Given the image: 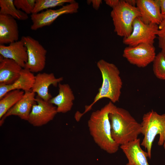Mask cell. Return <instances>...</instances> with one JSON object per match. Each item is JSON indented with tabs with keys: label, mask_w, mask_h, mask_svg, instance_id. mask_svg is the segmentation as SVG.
Instances as JSON below:
<instances>
[{
	"label": "cell",
	"mask_w": 165,
	"mask_h": 165,
	"mask_svg": "<svg viewBox=\"0 0 165 165\" xmlns=\"http://www.w3.org/2000/svg\"><path fill=\"white\" fill-rule=\"evenodd\" d=\"M19 36L16 19L9 15L0 14V45L17 41L19 40Z\"/></svg>",
	"instance_id": "15"
},
{
	"label": "cell",
	"mask_w": 165,
	"mask_h": 165,
	"mask_svg": "<svg viewBox=\"0 0 165 165\" xmlns=\"http://www.w3.org/2000/svg\"><path fill=\"white\" fill-rule=\"evenodd\" d=\"M141 124L144 136L141 145L145 147L150 159L152 144L158 135V145L162 146L165 150V113L160 114L152 110L143 115Z\"/></svg>",
	"instance_id": "4"
},
{
	"label": "cell",
	"mask_w": 165,
	"mask_h": 165,
	"mask_svg": "<svg viewBox=\"0 0 165 165\" xmlns=\"http://www.w3.org/2000/svg\"><path fill=\"white\" fill-rule=\"evenodd\" d=\"M153 71L157 78L165 80V57L161 52L156 55L153 62Z\"/></svg>",
	"instance_id": "23"
},
{
	"label": "cell",
	"mask_w": 165,
	"mask_h": 165,
	"mask_svg": "<svg viewBox=\"0 0 165 165\" xmlns=\"http://www.w3.org/2000/svg\"><path fill=\"white\" fill-rule=\"evenodd\" d=\"M136 5L140 18L145 23L159 25L162 22L163 18L159 0H137Z\"/></svg>",
	"instance_id": "13"
},
{
	"label": "cell",
	"mask_w": 165,
	"mask_h": 165,
	"mask_svg": "<svg viewBox=\"0 0 165 165\" xmlns=\"http://www.w3.org/2000/svg\"><path fill=\"white\" fill-rule=\"evenodd\" d=\"M141 146L140 139L138 138L120 146L128 160L126 165H149L148 154Z\"/></svg>",
	"instance_id": "14"
},
{
	"label": "cell",
	"mask_w": 165,
	"mask_h": 165,
	"mask_svg": "<svg viewBox=\"0 0 165 165\" xmlns=\"http://www.w3.org/2000/svg\"><path fill=\"white\" fill-rule=\"evenodd\" d=\"M91 2L92 3L93 7L96 9H98L102 2L101 0H91Z\"/></svg>",
	"instance_id": "28"
},
{
	"label": "cell",
	"mask_w": 165,
	"mask_h": 165,
	"mask_svg": "<svg viewBox=\"0 0 165 165\" xmlns=\"http://www.w3.org/2000/svg\"><path fill=\"white\" fill-rule=\"evenodd\" d=\"M35 93L31 90L26 91L22 97L0 119L2 126L5 120L10 116H15L28 121L34 105L36 103Z\"/></svg>",
	"instance_id": "11"
},
{
	"label": "cell",
	"mask_w": 165,
	"mask_h": 165,
	"mask_svg": "<svg viewBox=\"0 0 165 165\" xmlns=\"http://www.w3.org/2000/svg\"><path fill=\"white\" fill-rule=\"evenodd\" d=\"M21 39L27 48L28 56L24 68L33 73L42 71L46 66V50L38 41L29 36H23Z\"/></svg>",
	"instance_id": "7"
},
{
	"label": "cell",
	"mask_w": 165,
	"mask_h": 165,
	"mask_svg": "<svg viewBox=\"0 0 165 165\" xmlns=\"http://www.w3.org/2000/svg\"><path fill=\"white\" fill-rule=\"evenodd\" d=\"M156 55L153 45L141 43L135 46L126 47L123 56L130 64L144 68L153 62Z\"/></svg>",
	"instance_id": "8"
},
{
	"label": "cell",
	"mask_w": 165,
	"mask_h": 165,
	"mask_svg": "<svg viewBox=\"0 0 165 165\" xmlns=\"http://www.w3.org/2000/svg\"><path fill=\"white\" fill-rule=\"evenodd\" d=\"M110 13L114 27V31L119 36L126 38L131 34L133 24L136 18L140 17L138 8L127 3L125 0H119L112 8Z\"/></svg>",
	"instance_id": "5"
},
{
	"label": "cell",
	"mask_w": 165,
	"mask_h": 165,
	"mask_svg": "<svg viewBox=\"0 0 165 165\" xmlns=\"http://www.w3.org/2000/svg\"><path fill=\"white\" fill-rule=\"evenodd\" d=\"M35 101L28 121L34 127H39L53 120L58 112L57 107L49 101H44L37 96Z\"/></svg>",
	"instance_id": "10"
},
{
	"label": "cell",
	"mask_w": 165,
	"mask_h": 165,
	"mask_svg": "<svg viewBox=\"0 0 165 165\" xmlns=\"http://www.w3.org/2000/svg\"><path fill=\"white\" fill-rule=\"evenodd\" d=\"M157 35L158 36V46L161 50V52L165 55V29L159 30Z\"/></svg>",
	"instance_id": "25"
},
{
	"label": "cell",
	"mask_w": 165,
	"mask_h": 165,
	"mask_svg": "<svg viewBox=\"0 0 165 165\" xmlns=\"http://www.w3.org/2000/svg\"><path fill=\"white\" fill-rule=\"evenodd\" d=\"M63 80V77L57 78L53 73H38L35 76L31 91L36 93L37 96L46 101L52 97L49 92V87L51 85L57 86Z\"/></svg>",
	"instance_id": "12"
},
{
	"label": "cell",
	"mask_w": 165,
	"mask_h": 165,
	"mask_svg": "<svg viewBox=\"0 0 165 165\" xmlns=\"http://www.w3.org/2000/svg\"><path fill=\"white\" fill-rule=\"evenodd\" d=\"M23 68L14 60L0 55V84L13 83L20 77Z\"/></svg>",
	"instance_id": "17"
},
{
	"label": "cell",
	"mask_w": 165,
	"mask_h": 165,
	"mask_svg": "<svg viewBox=\"0 0 165 165\" xmlns=\"http://www.w3.org/2000/svg\"><path fill=\"white\" fill-rule=\"evenodd\" d=\"M113 140L120 146L138 138L142 127L127 110L116 106L109 115Z\"/></svg>",
	"instance_id": "3"
},
{
	"label": "cell",
	"mask_w": 165,
	"mask_h": 165,
	"mask_svg": "<svg viewBox=\"0 0 165 165\" xmlns=\"http://www.w3.org/2000/svg\"><path fill=\"white\" fill-rule=\"evenodd\" d=\"M159 30L158 25L145 24L140 17L137 18L133 22L131 34L123 38V42L130 46L141 43L153 45Z\"/></svg>",
	"instance_id": "6"
},
{
	"label": "cell",
	"mask_w": 165,
	"mask_h": 165,
	"mask_svg": "<svg viewBox=\"0 0 165 165\" xmlns=\"http://www.w3.org/2000/svg\"><path fill=\"white\" fill-rule=\"evenodd\" d=\"M164 55V56H165V55Z\"/></svg>",
	"instance_id": "31"
},
{
	"label": "cell",
	"mask_w": 165,
	"mask_h": 165,
	"mask_svg": "<svg viewBox=\"0 0 165 165\" xmlns=\"http://www.w3.org/2000/svg\"><path fill=\"white\" fill-rule=\"evenodd\" d=\"M106 4L112 8L116 6L119 2V0H106L105 1Z\"/></svg>",
	"instance_id": "27"
},
{
	"label": "cell",
	"mask_w": 165,
	"mask_h": 165,
	"mask_svg": "<svg viewBox=\"0 0 165 165\" xmlns=\"http://www.w3.org/2000/svg\"><path fill=\"white\" fill-rule=\"evenodd\" d=\"M79 8L78 3L75 1L64 5L57 9H49L40 13L32 14L31 15L32 22L31 29L36 31L44 27L49 26L63 14L77 13Z\"/></svg>",
	"instance_id": "9"
},
{
	"label": "cell",
	"mask_w": 165,
	"mask_h": 165,
	"mask_svg": "<svg viewBox=\"0 0 165 165\" xmlns=\"http://www.w3.org/2000/svg\"><path fill=\"white\" fill-rule=\"evenodd\" d=\"M115 106L110 101L101 109L93 112L87 123L94 142L101 149L110 154L117 152L120 147L112 137L109 117Z\"/></svg>",
	"instance_id": "1"
},
{
	"label": "cell",
	"mask_w": 165,
	"mask_h": 165,
	"mask_svg": "<svg viewBox=\"0 0 165 165\" xmlns=\"http://www.w3.org/2000/svg\"><path fill=\"white\" fill-rule=\"evenodd\" d=\"M35 0H14L13 3L18 9H21L27 15L33 13Z\"/></svg>",
	"instance_id": "24"
},
{
	"label": "cell",
	"mask_w": 165,
	"mask_h": 165,
	"mask_svg": "<svg viewBox=\"0 0 165 165\" xmlns=\"http://www.w3.org/2000/svg\"><path fill=\"white\" fill-rule=\"evenodd\" d=\"M129 4L134 6L136 4V0H125Z\"/></svg>",
	"instance_id": "30"
},
{
	"label": "cell",
	"mask_w": 165,
	"mask_h": 165,
	"mask_svg": "<svg viewBox=\"0 0 165 165\" xmlns=\"http://www.w3.org/2000/svg\"><path fill=\"white\" fill-rule=\"evenodd\" d=\"M14 0H0V14L9 15L21 20H27L28 15L22 11L18 9L13 3Z\"/></svg>",
	"instance_id": "21"
},
{
	"label": "cell",
	"mask_w": 165,
	"mask_h": 165,
	"mask_svg": "<svg viewBox=\"0 0 165 165\" xmlns=\"http://www.w3.org/2000/svg\"><path fill=\"white\" fill-rule=\"evenodd\" d=\"M0 55L14 60L23 68L28 60L27 49L21 39L8 46L0 45Z\"/></svg>",
	"instance_id": "16"
},
{
	"label": "cell",
	"mask_w": 165,
	"mask_h": 165,
	"mask_svg": "<svg viewBox=\"0 0 165 165\" xmlns=\"http://www.w3.org/2000/svg\"><path fill=\"white\" fill-rule=\"evenodd\" d=\"M159 30H162L165 29V17L164 18L162 22L158 25Z\"/></svg>",
	"instance_id": "29"
},
{
	"label": "cell",
	"mask_w": 165,
	"mask_h": 165,
	"mask_svg": "<svg viewBox=\"0 0 165 165\" xmlns=\"http://www.w3.org/2000/svg\"><path fill=\"white\" fill-rule=\"evenodd\" d=\"M161 13L163 19L165 17V0H159Z\"/></svg>",
	"instance_id": "26"
},
{
	"label": "cell",
	"mask_w": 165,
	"mask_h": 165,
	"mask_svg": "<svg viewBox=\"0 0 165 165\" xmlns=\"http://www.w3.org/2000/svg\"><path fill=\"white\" fill-rule=\"evenodd\" d=\"M35 77L33 73L27 69L23 68L20 77L13 83L9 85L0 84V99L13 90H19L24 92L31 90Z\"/></svg>",
	"instance_id": "19"
},
{
	"label": "cell",
	"mask_w": 165,
	"mask_h": 165,
	"mask_svg": "<svg viewBox=\"0 0 165 165\" xmlns=\"http://www.w3.org/2000/svg\"><path fill=\"white\" fill-rule=\"evenodd\" d=\"M74 0H35L33 13H37L43 10L57 6H63L65 3H71Z\"/></svg>",
	"instance_id": "22"
},
{
	"label": "cell",
	"mask_w": 165,
	"mask_h": 165,
	"mask_svg": "<svg viewBox=\"0 0 165 165\" xmlns=\"http://www.w3.org/2000/svg\"><path fill=\"white\" fill-rule=\"evenodd\" d=\"M24 92L19 90H13L0 99V119L22 97Z\"/></svg>",
	"instance_id": "20"
},
{
	"label": "cell",
	"mask_w": 165,
	"mask_h": 165,
	"mask_svg": "<svg viewBox=\"0 0 165 165\" xmlns=\"http://www.w3.org/2000/svg\"><path fill=\"white\" fill-rule=\"evenodd\" d=\"M97 66L101 72L102 78L101 86L95 96L93 102L85 106L84 112L78 114L80 119L86 113L90 110L96 102L101 99L107 98L113 103L119 101L121 94L123 82L118 68L114 64L101 59L97 63Z\"/></svg>",
	"instance_id": "2"
},
{
	"label": "cell",
	"mask_w": 165,
	"mask_h": 165,
	"mask_svg": "<svg viewBox=\"0 0 165 165\" xmlns=\"http://www.w3.org/2000/svg\"><path fill=\"white\" fill-rule=\"evenodd\" d=\"M58 85V94L52 97L49 101L57 106L58 113H65L71 110L75 100V96L68 84L60 83Z\"/></svg>",
	"instance_id": "18"
}]
</instances>
